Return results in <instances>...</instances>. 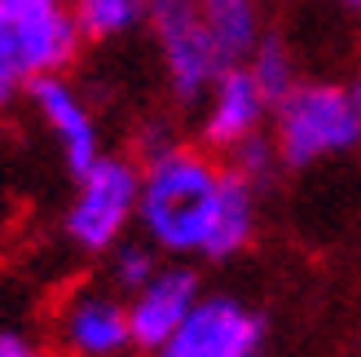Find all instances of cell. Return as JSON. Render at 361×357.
I'll return each mask as SVG.
<instances>
[{
    "mask_svg": "<svg viewBox=\"0 0 361 357\" xmlns=\"http://www.w3.org/2000/svg\"><path fill=\"white\" fill-rule=\"evenodd\" d=\"M348 102H353V115H357V128H361V75L348 84Z\"/></svg>",
    "mask_w": 361,
    "mask_h": 357,
    "instance_id": "obj_18",
    "label": "cell"
},
{
    "mask_svg": "<svg viewBox=\"0 0 361 357\" xmlns=\"http://www.w3.org/2000/svg\"><path fill=\"white\" fill-rule=\"evenodd\" d=\"M27 97H31V111L40 115V123L49 128V137L58 141L62 150V164L71 172H88L106 155L102 150V128H97V115L93 106L84 102V93L66 75H44L27 84Z\"/></svg>",
    "mask_w": 361,
    "mask_h": 357,
    "instance_id": "obj_8",
    "label": "cell"
},
{
    "mask_svg": "<svg viewBox=\"0 0 361 357\" xmlns=\"http://www.w3.org/2000/svg\"><path fill=\"white\" fill-rule=\"evenodd\" d=\"M264 317L238 296H203L154 357H260Z\"/></svg>",
    "mask_w": 361,
    "mask_h": 357,
    "instance_id": "obj_6",
    "label": "cell"
},
{
    "mask_svg": "<svg viewBox=\"0 0 361 357\" xmlns=\"http://www.w3.org/2000/svg\"><path fill=\"white\" fill-rule=\"evenodd\" d=\"M80 44L84 35L66 0H0V106L35 80L62 75Z\"/></svg>",
    "mask_w": 361,
    "mask_h": 357,
    "instance_id": "obj_2",
    "label": "cell"
},
{
    "mask_svg": "<svg viewBox=\"0 0 361 357\" xmlns=\"http://www.w3.org/2000/svg\"><path fill=\"white\" fill-rule=\"evenodd\" d=\"M264 119H274V102L260 93L256 75L247 71V62L225 66L216 84L203 97V141L212 150H238L243 141L264 133Z\"/></svg>",
    "mask_w": 361,
    "mask_h": 357,
    "instance_id": "obj_9",
    "label": "cell"
},
{
    "mask_svg": "<svg viewBox=\"0 0 361 357\" xmlns=\"http://www.w3.org/2000/svg\"><path fill=\"white\" fill-rule=\"evenodd\" d=\"M229 168L216 155L194 146H172L141 164V238L154 243L164 256H198L203 260L212 221L221 207Z\"/></svg>",
    "mask_w": 361,
    "mask_h": 357,
    "instance_id": "obj_1",
    "label": "cell"
},
{
    "mask_svg": "<svg viewBox=\"0 0 361 357\" xmlns=\"http://www.w3.org/2000/svg\"><path fill=\"white\" fill-rule=\"evenodd\" d=\"M106 265H111V287L115 291H137V287H146V282L164 270L159 265V247L146 243V238H123L111 256H106Z\"/></svg>",
    "mask_w": 361,
    "mask_h": 357,
    "instance_id": "obj_15",
    "label": "cell"
},
{
    "mask_svg": "<svg viewBox=\"0 0 361 357\" xmlns=\"http://www.w3.org/2000/svg\"><path fill=\"white\" fill-rule=\"evenodd\" d=\"M251 238H256V186H247L243 176L229 168V181H225V194H221V207H216L203 260H216V265L233 260L238 252H247Z\"/></svg>",
    "mask_w": 361,
    "mask_h": 357,
    "instance_id": "obj_11",
    "label": "cell"
},
{
    "mask_svg": "<svg viewBox=\"0 0 361 357\" xmlns=\"http://www.w3.org/2000/svg\"><path fill=\"white\" fill-rule=\"evenodd\" d=\"M146 27L154 35L172 93L180 102H203L229 62L216 44L198 0H146Z\"/></svg>",
    "mask_w": 361,
    "mask_h": 357,
    "instance_id": "obj_5",
    "label": "cell"
},
{
    "mask_svg": "<svg viewBox=\"0 0 361 357\" xmlns=\"http://www.w3.org/2000/svg\"><path fill=\"white\" fill-rule=\"evenodd\" d=\"M141 207V168L133 159L102 155L88 172L75 176V194L62 212V234L84 256H111L137 225Z\"/></svg>",
    "mask_w": 361,
    "mask_h": 357,
    "instance_id": "obj_3",
    "label": "cell"
},
{
    "mask_svg": "<svg viewBox=\"0 0 361 357\" xmlns=\"http://www.w3.org/2000/svg\"><path fill=\"white\" fill-rule=\"evenodd\" d=\"M198 9H203L207 27L216 35V44H221L225 62H247L251 49L260 44V9L256 0H198Z\"/></svg>",
    "mask_w": 361,
    "mask_h": 357,
    "instance_id": "obj_12",
    "label": "cell"
},
{
    "mask_svg": "<svg viewBox=\"0 0 361 357\" xmlns=\"http://www.w3.org/2000/svg\"><path fill=\"white\" fill-rule=\"evenodd\" d=\"M278 164H282V159H278V150H274V137H264V133L251 137V141H243L238 150H229V168L238 172L247 186H256V190L269 181V176H274Z\"/></svg>",
    "mask_w": 361,
    "mask_h": 357,
    "instance_id": "obj_16",
    "label": "cell"
},
{
    "mask_svg": "<svg viewBox=\"0 0 361 357\" xmlns=\"http://www.w3.org/2000/svg\"><path fill=\"white\" fill-rule=\"evenodd\" d=\"M247 71L256 75L260 93L274 102V106L300 84V80H295V58H291V49H286L282 40H274V35H260V44L251 49V58H247Z\"/></svg>",
    "mask_w": 361,
    "mask_h": 357,
    "instance_id": "obj_14",
    "label": "cell"
},
{
    "mask_svg": "<svg viewBox=\"0 0 361 357\" xmlns=\"http://www.w3.org/2000/svg\"><path fill=\"white\" fill-rule=\"evenodd\" d=\"M58 344L71 357H123L133 349L128 300L106 287H80L58 309Z\"/></svg>",
    "mask_w": 361,
    "mask_h": 357,
    "instance_id": "obj_7",
    "label": "cell"
},
{
    "mask_svg": "<svg viewBox=\"0 0 361 357\" xmlns=\"http://www.w3.org/2000/svg\"><path fill=\"white\" fill-rule=\"evenodd\" d=\"M0 357H53L35 335L18 331V327H0Z\"/></svg>",
    "mask_w": 361,
    "mask_h": 357,
    "instance_id": "obj_17",
    "label": "cell"
},
{
    "mask_svg": "<svg viewBox=\"0 0 361 357\" xmlns=\"http://www.w3.org/2000/svg\"><path fill=\"white\" fill-rule=\"evenodd\" d=\"M331 5H344V9H361V0H331Z\"/></svg>",
    "mask_w": 361,
    "mask_h": 357,
    "instance_id": "obj_19",
    "label": "cell"
},
{
    "mask_svg": "<svg viewBox=\"0 0 361 357\" xmlns=\"http://www.w3.org/2000/svg\"><path fill=\"white\" fill-rule=\"evenodd\" d=\"M203 300L198 291V278L185 265H164L146 287H137L128 296V327H133V349L159 353L176 327L194 313V305Z\"/></svg>",
    "mask_w": 361,
    "mask_h": 357,
    "instance_id": "obj_10",
    "label": "cell"
},
{
    "mask_svg": "<svg viewBox=\"0 0 361 357\" xmlns=\"http://www.w3.org/2000/svg\"><path fill=\"white\" fill-rule=\"evenodd\" d=\"M84 40H119L146 23V0H66Z\"/></svg>",
    "mask_w": 361,
    "mask_h": 357,
    "instance_id": "obj_13",
    "label": "cell"
},
{
    "mask_svg": "<svg viewBox=\"0 0 361 357\" xmlns=\"http://www.w3.org/2000/svg\"><path fill=\"white\" fill-rule=\"evenodd\" d=\"M361 141L348 88L326 80H300L274 106V150L286 168H313Z\"/></svg>",
    "mask_w": 361,
    "mask_h": 357,
    "instance_id": "obj_4",
    "label": "cell"
}]
</instances>
